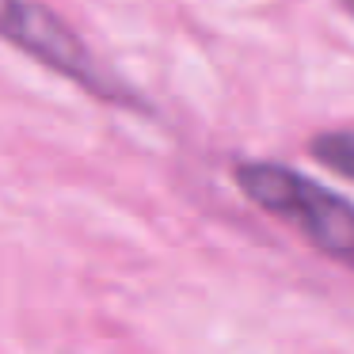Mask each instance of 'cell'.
<instances>
[{
    "mask_svg": "<svg viewBox=\"0 0 354 354\" xmlns=\"http://www.w3.org/2000/svg\"><path fill=\"white\" fill-rule=\"evenodd\" d=\"M236 183L255 206L305 232L320 252L354 267V206L278 164H236Z\"/></svg>",
    "mask_w": 354,
    "mask_h": 354,
    "instance_id": "6da1fadb",
    "label": "cell"
},
{
    "mask_svg": "<svg viewBox=\"0 0 354 354\" xmlns=\"http://www.w3.org/2000/svg\"><path fill=\"white\" fill-rule=\"evenodd\" d=\"M0 39H8L12 46L27 50L39 57L42 65L65 73L69 80L84 84L92 95L103 100H126L122 88L95 65V57L84 50V42L35 0H0Z\"/></svg>",
    "mask_w": 354,
    "mask_h": 354,
    "instance_id": "7a4b0ae2",
    "label": "cell"
},
{
    "mask_svg": "<svg viewBox=\"0 0 354 354\" xmlns=\"http://www.w3.org/2000/svg\"><path fill=\"white\" fill-rule=\"evenodd\" d=\"M313 156L324 168L339 171V176L354 179V130H335V133H320L313 141Z\"/></svg>",
    "mask_w": 354,
    "mask_h": 354,
    "instance_id": "3957f363",
    "label": "cell"
},
{
    "mask_svg": "<svg viewBox=\"0 0 354 354\" xmlns=\"http://www.w3.org/2000/svg\"><path fill=\"white\" fill-rule=\"evenodd\" d=\"M346 8H354V0H346Z\"/></svg>",
    "mask_w": 354,
    "mask_h": 354,
    "instance_id": "277c9868",
    "label": "cell"
}]
</instances>
